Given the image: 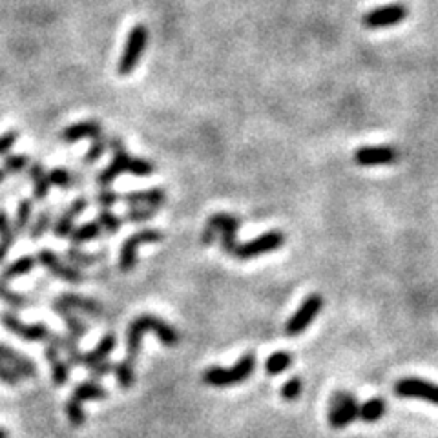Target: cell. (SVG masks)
I'll return each instance as SVG.
<instances>
[{
  "label": "cell",
  "instance_id": "cell-1",
  "mask_svg": "<svg viewBox=\"0 0 438 438\" xmlns=\"http://www.w3.org/2000/svg\"><path fill=\"white\" fill-rule=\"evenodd\" d=\"M148 331L156 332L159 342L166 345V347H175L179 343V332L175 331L174 327L163 322L158 316H139V318H136L130 323L128 331H126V358L124 360H128L130 364L136 365V360L141 351V340H143V335Z\"/></svg>",
  "mask_w": 438,
  "mask_h": 438
},
{
  "label": "cell",
  "instance_id": "cell-2",
  "mask_svg": "<svg viewBox=\"0 0 438 438\" xmlns=\"http://www.w3.org/2000/svg\"><path fill=\"white\" fill-rule=\"evenodd\" d=\"M256 369V356L253 352L241 356L236 362V365L230 369L225 367H208L203 372V384L210 385V387H230V385L243 384Z\"/></svg>",
  "mask_w": 438,
  "mask_h": 438
},
{
  "label": "cell",
  "instance_id": "cell-3",
  "mask_svg": "<svg viewBox=\"0 0 438 438\" xmlns=\"http://www.w3.org/2000/svg\"><path fill=\"white\" fill-rule=\"evenodd\" d=\"M146 44H148V29H146V26H133L130 29L123 54H121L119 64H117V73L123 75V77L132 73L137 68V64H139L141 55L145 51Z\"/></svg>",
  "mask_w": 438,
  "mask_h": 438
},
{
  "label": "cell",
  "instance_id": "cell-4",
  "mask_svg": "<svg viewBox=\"0 0 438 438\" xmlns=\"http://www.w3.org/2000/svg\"><path fill=\"white\" fill-rule=\"evenodd\" d=\"M163 240V234L156 228H143V230L136 232L130 238H126L121 247L119 253V270L121 273H130L136 267L137 261V248L139 245H148V243H158Z\"/></svg>",
  "mask_w": 438,
  "mask_h": 438
},
{
  "label": "cell",
  "instance_id": "cell-5",
  "mask_svg": "<svg viewBox=\"0 0 438 438\" xmlns=\"http://www.w3.org/2000/svg\"><path fill=\"white\" fill-rule=\"evenodd\" d=\"M360 404L356 398L347 391H340L335 393L331 398V405H329V424L335 429H343L347 427L355 418H358Z\"/></svg>",
  "mask_w": 438,
  "mask_h": 438
},
{
  "label": "cell",
  "instance_id": "cell-6",
  "mask_svg": "<svg viewBox=\"0 0 438 438\" xmlns=\"http://www.w3.org/2000/svg\"><path fill=\"white\" fill-rule=\"evenodd\" d=\"M285 243V234L281 230H270L267 234H261L256 240L248 241V243L238 245L234 258L238 260H250V258L263 256V254H269L277 250V248L283 247Z\"/></svg>",
  "mask_w": 438,
  "mask_h": 438
},
{
  "label": "cell",
  "instance_id": "cell-7",
  "mask_svg": "<svg viewBox=\"0 0 438 438\" xmlns=\"http://www.w3.org/2000/svg\"><path fill=\"white\" fill-rule=\"evenodd\" d=\"M35 260H37V263L41 265V267H44L51 276L66 281V283H71V285H79V283L84 281V277H86L77 267L64 263L50 248H42Z\"/></svg>",
  "mask_w": 438,
  "mask_h": 438
},
{
  "label": "cell",
  "instance_id": "cell-8",
  "mask_svg": "<svg viewBox=\"0 0 438 438\" xmlns=\"http://www.w3.org/2000/svg\"><path fill=\"white\" fill-rule=\"evenodd\" d=\"M207 228L215 232L221 241V248L225 253L234 256L238 248V230H240V219L230 214H215L208 219Z\"/></svg>",
  "mask_w": 438,
  "mask_h": 438
},
{
  "label": "cell",
  "instance_id": "cell-9",
  "mask_svg": "<svg viewBox=\"0 0 438 438\" xmlns=\"http://www.w3.org/2000/svg\"><path fill=\"white\" fill-rule=\"evenodd\" d=\"M0 323H2L9 332H13V335L19 336V338L24 340V342H48V340L51 338V335H54L44 323L28 325V323L22 322V320L17 318L13 312H2V315H0Z\"/></svg>",
  "mask_w": 438,
  "mask_h": 438
},
{
  "label": "cell",
  "instance_id": "cell-10",
  "mask_svg": "<svg viewBox=\"0 0 438 438\" xmlns=\"http://www.w3.org/2000/svg\"><path fill=\"white\" fill-rule=\"evenodd\" d=\"M323 307V298L320 296V294H310L309 298L305 300V302L302 303V307H300L296 312L292 315V318L287 322L285 325V332L287 336H300L303 331H305L307 327L312 323V320L318 316V312L322 310Z\"/></svg>",
  "mask_w": 438,
  "mask_h": 438
},
{
  "label": "cell",
  "instance_id": "cell-11",
  "mask_svg": "<svg viewBox=\"0 0 438 438\" xmlns=\"http://www.w3.org/2000/svg\"><path fill=\"white\" fill-rule=\"evenodd\" d=\"M405 17H407V8H405L404 4H387L365 13L362 22H364V26H367L369 29H378L400 24Z\"/></svg>",
  "mask_w": 438,
  "mask_h": 438
},
{
  "label": "cell",
  "instance_id": "cell-12",
  "mask_svg": "<svg viewBox=\"0 0 438 438\" xmlns=\"http://www.w3.org/2000/svg\"><path fill=\"white\" fill-rule=\"evenodd\" d=\"M394 391L402 398H417V400L438 404V385L420 380V378H402L394 385Z\"/></svg>",
  "mask_w": 438,
  "mask_h": 438
},
{
  "label": "cell",
  "instance_id": "cell-13",
  "mask_svg": "<svg viewBox=\"0 0 438 438\" xmlns=\"http://www.w3.org/2000/svg\"><path fill=\"white\" fill-rule=\"evenodd\" d=\"M86 208H88V199L86 198L75 199L71 205H68L66 210L62 212V214L58 215L57 219H55V223H54L55 238H58V240H68V238H70V234L73 232V228H75L73 227L75 219L79 218V215L83 214Z\"/></svg>",
  "mask_w": 438,
  "mask_h": 438
},
{
  "label": "cell",
  "instance_id": "cell-14",
  "mask_svg": "<svg viewBox=\"0 0 438 438\" xmlns=\"http://www.w3.org/2000/svg\"><path fill=\"white\" fill-rule=\"evenodd\" d=\"M398 153L391 146H369V148H360L355 153V161L360 166H380L393 165L397 161Z\"/></svg>",
  "mask_w": 438,
  "mask_h": 438
},
{
  "label": "cell",
  "instance_id": "cell-15",
  "mask_svg": "<svg viewBox=\"0 0 438 438\" xmlns=\"http://www.w3.org/2000/svg\"><path fill=\"white\" fill-rule=\"evenodd\" d=\"M0 360H2L8 367H11L13 371L17 372L21 378L37 377V369H35L34 362L26 358V356H22L21 352L13 351L6 343H0Z\"/></svg>",
  "mask_w": 438,
  "mask_h": 438
},
{
  "label": "cell",
  "instance_id": "cell-16",
  "mask_svg": "<svg viewBox=\"0 0 438 438\" xmlns=\"http://www.w3.org/2000/svg\"><path fill=\"white\" fill-rule=\"evenodd\" d=\"M128 207H152L161 208L163 203L166 201V194L163 188H150V190H139V192H128V194L121 195Z\"/></svg>",
  "mask_w": 438,
  "mask_h": 438
},
{
  "label": "cell",
  "instance_id": "cell-17",
  "mask_svg": "<svg viewBox=\"0 0 438 438\" xmlns=\"http://www.w3.org/2000/svg\"><path fill=\"white\" fill-rule=\"evenodd\" d=\"M104 136L103 126H101L97 121H81V123H75L71 126H68L64 132H62L61 139L64 143H75V141L81 139H97V137Z\"/></svg>",
  "mask_w": 438,
  "mask_h": 438
},
{
  "label": "cell",
  "instance_id": "cell-18",
  "mask_svg": "<svg viewBox=\"0 0 438 438\" xmlns=\"http://www.w3.org/2000/svg\"><path fill=\"white\" fill-rule=\"evenodd\" d=\"M51 309H54L55 315H58L62 320H64V323H66V327H68V332H70L71 336L81 340L84 335H86L88 332L86 323H84L79 316H75L73 310H71L68 305H64L61 300H54V303H51Z\"/></svg>",
  "mask_w": 438,
  "mask_h": 438
},
{
  "label": "cell",
  "instance_id": "cell-19",
  "mask_svg": "<svg viewBox=\"0 0 438 438\" xmlns=\"http://www.w3.org/2000/svg\"><path fill=\"white\" fill-rule=\"evenodd\" d=\"M117 345V338L113 335H106L101 338V342L97 343L96 347L91 349L90 352H86V355H83V367L90 369L93 367V365L101 364V362H104V360L110 356V352L116 349Z\"/></svg>",
  "mask_w": 438,
  "mask_h": 438
},
{
  "label": "cell",
  "instance_id": "cell-20",
  "mask_svg": "<svg viewBox=\"0 0 438 438\" xmlns=\"http://www.w3.org/2000/svg\"><path fill=\"white\" fill-rule=\"evenodd\" d=\"M58 300H61L64 305L70 307L71 310H81L84 315L93 316V318L103 316V305L97 303L96 300L84 298V296H79V294H62Z\"/></svg>",
  "mask_w": 438,
  "mask_h": 438
},
{
  "label": "cell",
  "instance_id": "cell-21",
  "mask_svg": "<svg viewBox=\"0 0 438 438\" xmlns=\"http://www.w3.org/2000/svg\"><path fill=\"white\" fill-rule=\"evenodd\" d=\"M28 175L29 179L34 181L35 199H37V201H42V199L48 198L51 183H50V175H48V172L44 170V166H42L41 163H29Z\"/></svg>",
  "mask_w": 438,
  "mask_h": 438
},
{
  "label": "cell",
  "instance_id": "cell-22",
  "mask_svg": "<svg viewBox=\"0 0 438 438\" xmlns=\"http://www.w3.org/2000/svg\"><path fill=\"white\" fill-rule=\"evenodd\" d=\"M35 265H37V260H35V258L31 256L19 258L17 261L9 263L8 267L0 273V281H2V283H9V281L17 280V277L26 276V274H29L35 269Z\"/></svg>",
  "mask_w": 438,
  "mask_h": 438
},
{
  "label": "cell",
  "instance_id": "cell-23",
  "mask_svg": "<svg viewBox=\"0 0 438 438\" xmlns=\"http://www.w3.org/2000/svg\"><path fill=\"white\" fill-rule=\"evenodd\" d=\"M15 241H17V234L13 230L11 219L4 208H0V263L6 260L9 248Z\"/></svg>",
  "mask_w": 438,
  "mask_h": 438
},
{
  "label": "cell",
  "instance_id": "cell-24",
  "mask_svg": "<svg viewBox=\"0 0 438 438\" xmlns=\"http://www.w3.org/2000/svg\"><path fill=\"white\" fill-rule=\"evenodd\" d=\"M34 201L31 199H22L19 203L17 212H15V223H13V230L17 236H22L26 232H29L31 221H34Z\"/></svg>",
  "mask_w": 438,
  "mask_h": 438
},
{
  "label": "cell",
  "instance_id": "cell-25",
  "mask_svg": "<svg viewBox=\"0 0 438 438\" xmlns=\"http://www.w3.org/2000/svg\"><path fill=\"white\" fill-rule=\"evenodd\" d=\"M79 342L75 336H71L70 332L64 336H61V351L66 355V364L70 367H83V355L79 349Z\"/></svg>",
  "mask_w": 438,
  "mask_h": 438
},
{
  "label": "cell",
  "instance_id": "cell-26",
  "mask_svg": "<svg viewBox=\"0 0 438 438\" xmlns=\"http://www.w3.org/2000/svg\"><path fill=\"white\" fill-rule=\"evenodd\" d=\"M101 225L97 221H88V223L81 225V227L73 228V232L70 234L68 240L71 241V247H79V245L88 243V241H93L101 236Z\"/></svg>",
  "mask_w": 438,
  "mask_h": 438
},
{
  "label": "cell",
  "instance_id": "cell-27",
  "mask_svg": "<svg viewBox=\"0 0 438 438\" xmlns=\"http://www.w3.org/2000/svg\"><path fill=\"white\" fill-rule=\"evenodd\" d=\"M73 398L79 402H93V400H106L108 391L99 385L97 382H83L75 387Z\"/></svg>",
  "mask_w": 438,
  "mask_h": 438
},
{
  "label": "cell",
  "instance_id": "cell-28",
  "mask_svg": "<svg viewBox=\"0 0 438 438\" xmlns=\"http://www.w3.org/2000/svg\"><path fill=\"white\" fill-rule=\"evenodd\" d=\"M292 362L294 356L290 355V352H274V355H270L269 358H267V362H265V371H267V375H270V377H277V375H281L283 371H287Z\"/></svg>",
  "mask_w": 438,
  "mask_h": 438
},
{
  "label": "cell",
  "instance_id": "cell-29",
  "mask_svg": "<svg viewBox=\"0 0 438 438\" xmlns=\"http://www.w3.org/2000/svg\"><path fill=\"white\" fill-rule=\"evenodd\" d=\"M136 365L130 364L128 360H123L119 364L113 365V372H116L117 384L121 389H132L136 384Z\"/></svg>",
  "mask_w": 438,
  "mask_h": 438
},
{
  "label": "cell",
  "instance_id": "cell-30",
  "mask_svg": "<svg viewBox=\"0 0 438 438\" xmlns=\"http://www.w3.org/2000/svg\"><path fill=\"white\" fill-rule=\"evenodd\" d=\"M385 413V402L380 398H371L369 402H365L364 405H360L358 417L364 422H377L384 417Z\"/></svg>",
  "mask_w": 438,
  "mask_h": 438
},
{
  "label": "cell",
  "instance_id": "cell-31",
  "mask_svg": "<svg viewBox=\"0 0 438 438\" xmlns=\"http://www.w3.org/2000/svg\"><path fill=\"white\" fill-rule=\"evenodd\" d=\"M48 175H50L51 185L61 186V188H71V186L83 185V178L79 174H71L66 168H55Z\"/></svg>",
  "mask_w": 438,
  "mask_h": 438
},
{
  "label": "cell",
  "instance_id": "cell-32",
  "mask_svg": "<svg viewBox=\"0 0 438 438\" xmlns=\"http://www.w3.org/2000/svg\"><path fill=\"white\" fill-rule=\"evenodd\" d=\"M0 300L8 303L11 309H26L28 305H31V300L26 298L24 294L17 292V290H11L8 283H2V281H0Z\"/></svg>",
  "mask_w": 438,
  "mask_h": 438
},
{
  "label": "cell",
  "instance_id": "cell-33",
  "mask_svg": "<svg viewBox=\"0 0 438 438\" xmlns=\"http://www.w3.org/2000/svg\"><path fill=\"white\" fill-rule=\"evenodd\" d=\"M66 260L79 269V267H91V265L99 263V254H90L77 247H70L66 250Z\"/></svg>",
  "mask_w": 438,
  "mask_h": 438
},
{
  "label": "cell",
  "instance_id": "cell-34",
  "mask_svg": "<svg viewBox=\"0 0 438 438\" xmlns=\"http://www.w3.org/2000/svg\"><path fill=\"white\" fill-rule=\"evenodd\" d=\"M159 208H152V207H130L128 210H126V214L123 215V223H133V225H139V223H146V221H150V219L153 218V215L158 214Z\"/></svg>",
  "mask_w": 438,
  "mask_h": 438
},
{
  "label": "cell",
  "instance_id": "cell-35",
  "mask_svg": "<svg viewBox=\"0 0 438 438\" xmlns=\"http://www.w3.org/2000/svg\"><path fill=\"white\" fill-rule=\"evenodd\" d=\"M51 218H54V210L48 208V210L41 212L37 215V219L31 221V227H29V238L31 240H41L46 234V230L51 227Z\"/></svg>",
  "mask_w": 438,
  "mask_h": 438
},
{
  "label": "cell",
  "instance_id": "cell-36",
  "mask_svg": "<svg viewBox=\"0 0 438 438\" xmlns=\"http://www.w3.org/2000/svg\"><path fill=\"white\" fill-rule=\"evenodd\" d=\"M96 219L97 223L101 225V228H103L104 232H108V234H117V232L121 230V227H123V219L113 214L110 208H103Z\"/></svg>",
  "mask_w": 438,
  "mask_h": 438
},
{
  "label": "cell",
  "instance_id": "cell-37",
  "mask_svg": "<svg viewBox=\"0 0 438 438\" xmlns=\"http://www.w3.org/2000/svg\"><path fill=\"white\" fill-rule=\"evenodd\" d=\"M29 166V158L28 156H22V153H15V156H6L4 161H2V172L6 175H15L22 170H26Z\"/></svg>",
  "mask_w": 438,
  "mask_h": 438
},
{
  "label": "cell",
  "instance_id": "cell-38",
  "mask_svg": "<svg viewBox=\"0 0 438 438\" xmlns=\"http://www.w3.org/2000/svg\"><path fill=\"white\" fill-rule=\"evenodd\" d=\"M126 172L136 175V178H150V175L156 172V166H153L148 159H141V158H133V156H130L128 168H126Z\"/></svg>",
  "mask_w": 438,
  "mask_h": 438
},
{
  "label": "cell",
  "instance_id": "cell-39",
  "mask_svg": "<svg viewBox=\"0 0 438 438\" xmlns=\"http://www.w3.org/2000/svg\"><path fill=\"white\" fill-rule=\"evenodd\" d=\"M66 417L73 427H83L86 424V411L83 409V404L79 400H75L73 397L66 404Z\"/></svg>",
  "mask_w": 438,
  "mask_h": 438
},
{
  "label": "cell",
  "instance_id": "cell-40",
  "mask_svg": "<svg viewBox=\"0 0 438 438\" xmlns=\"http://www.w3.org/2000/svg\"><path fill=\"white\" fill-rule=\"evenodd\" d=\"M108 150V139L104 136L93 139V145L88 148L86 156H84V165H93L103 158V153Z\"/></svg>",
  "mask_w": 438,
  "mask_h": 438
},
{
  "label": "cell",
  "instance_id": "cell-41",
  "mask_svg": "<svg viewBox=\"0 0 438 438\" xmlns=\"http://www.w3.org/2000/svg\"><path fill=\"white\" fill-rule=\"evenodd\" d=\"M302 389H303L302 378L292 377L285 385H283V387H281V397H283V400L287 402L298 400L300 394H302Z\"/></svg>",
  "mask_w": 438,
  "mask_h": 438
},
{
  "label": "cell",
  "instance_id": "cell-42",
  "mask_svg": "<svg viewBox=\"0 0 438 438\" xmlns=\"http://www.w3.org/2000/svg\"><path fill=\"white\" fill-rule=\"evenodd\" d=\"M121 174H123V172L119 170V166H117L113 161H110V165H108L104 170H101L99 175H97V185H101L103 188H108V186L112 185Z\"/></svg>",
  "mask_w": 438,
  "mask_h": 438
},
{
  "label": "cell",
  "instance_id": "cell-43",
  "mask_svg": "<svg viewBox=\"0 0 438 438\" xmlns=\"http://www.w3.org/2000/svg\"><path fill=\"white\" fill-rule=\"evenodd\" d=\"M119 199L121 195L116 190H110V188H103L97 194V203H99L101 208H112Z\"/></svg>",
  "mask_w": 438,
  "mask_h": 438
},
{
  "label": "cell",
  "instance_id": "cell-44",
  "mask_svg": "<svg viewBox=\"0 0 438 438\" xmlns=\"http://www.w3.org/2000/svg\"><path fill=\"white\" fill-rule=\"evenodd\" d=\"M113 365L116 364H110L108 360H104V362H101V364L93 365V367H90V378L91 380H99V378L108 377L110 372H113Z\"/></svg>",
  "mask_w": 438,
  "mask_h": 438
},
{
  "label": "cell",
  "instance_id": "cell-45",
  "mask_svg": "<svg viewBox=\"0 0 438 438\" xmlns=\"http://www.w3.org/2000/svg\"><path fill=\"white\" fill-rule=\"evenodd\" d=\"M19 141V132L17 130H9L4 136H0V156H6V153L11 150V146H15V143Z\"/></svg>",
  "mask_w": 438,
  "mask_h": 438
},
{
  "label": "cell",
  "instance_id": "cell-46",
  "mask_svg": "<svg viewBox=\"0 0 438 438\" xmlns=\"http://www.w3.org/2000/svg\"><path fill=\"white\" fill-rule=\"evenodd\" d=\"M0 382L8 385H17L21 382V377H19L17 372L13 371L11 367H8L2 360H0Z\"/></svg>",
  "mask_w": 438,
  "mask_h": 438
},
{
  "label": "cell",
  "instance_id": "cell-47",
  "mask_svg": "<svg viewBox=\"0 0 438 438\" xmlns=\"http://www.w3.org/2000/svg\"><path fill=\"white\" fill-rule=\"evenodd\" d=\"M0 438H9L8 431H6V429H2V427H0Z\"/></svg>",
  "mask_w": 438,
  "mask_h": 438
},
{
  "label": "cell",
  "instance_id": "cell-48",
  "mask_svg": "<svg viewBox=\"0 0 438 438\" xmlns=\"http://www.w3.org/2000/svg\"><path fill=\"white\" fill-rule=\"evenodd\" d=\"M6 178H8V175H6L4 172H2V168H0V183H2V181H6Z\"/></svg>",
  "mask_w": 438,
  "mask_h": 438
}]
</instances>
